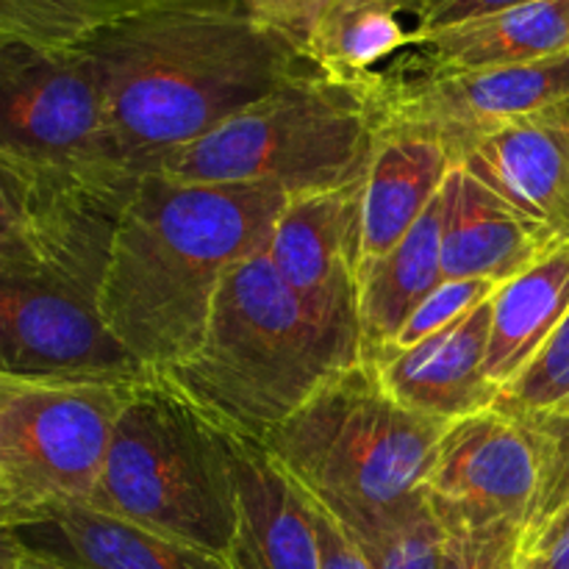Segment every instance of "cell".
I'll list each match as a JSON object with an SVG mask.
<instances>
[{"label": "cell", "instance_id": "cell-1", "mask_svg": "<svg viewBox=\"0 0 569 569\" xmlns=\"http://www.w3.org/2000/svg\"><path fill=\"white\" fill-rule=\"evenodd\" d=\"M76 53L98 81L122 153L142 176L311 67L242 3L144 14Z\"/></svg>", "mask_w": 569, "mask_h": 569}, {"label": "cell", "instance_id": "cell-2", "mask_svg": "<svg viewBox=\"0 0 569 569\" xmlns=\"http://www.w3.org/2000/svg\"><path fill=\"white\" fill-rule=\"evenodd\" d=\"M289 198L272 183L142 176L117 228L103 317L144 370L161 372L194 353L222 283L270 248Z\"/></svg>", "mask_w": 569, "mask_h": 569}, {"label": "cell", "instance_id": "cell-3", "mask_svg": "<svg viewBox=\"0 0 569 569\" xmlns=\"http://www.w3.org/2000/svg\"><path fill=\"white\" fill-rule=\"evenodd\" d=\"M361 365L365 353L300 306L264 250L222 283L194 353L153 376L222 431L261 442Z\"/></svg>", "mask_w": 569, "mask_h": 569}, {"label": "cell", "instance_id": "cell-4", "mask_svg": "<svg viewBox=\"0 0 569 569\" xmlns=\"http://www.w3.org/2000/svg\"><path fill=\"white\" fill-rule=\"evenodd\" d=\"M445 428L395 403L361 365L339 372L261 445L356 537L426 492Z\"/></svg>", "mask_w": 569, "mask_h": 569}, {"label": "cell", "instance_id": "cell-5", "mask_svg": "<svg viewBox=\"0 0 569 569\" xmlns=\"http://www.w3.org/2000/svg\"><path fill=\"white\" fill-rule=\"evenodd\" d=\"M378 128V89L309 67L148 172L192 183H272L292 198L328 192L361 181Z\"/></svg>", "mask_w": 569, "mask_h": 569}, {"label": "cell", "instance_id": "cell-6", "mask_svg": "<svg viewBox=\"0 0 569 569\" xmlns=\"http://www.w3.org/2000/svg\"><path fill=\"white\" fill-rule=\"evenodd\" d=\"M87 506L226 559L237 531L231 433L150 372L122 409Z\"/></svg>", "mask_w": 569, "mask_h": 569}, {"label": "cell", "instance_id": "cell-7", "mask_svg": "<svg viewBox=\"0 0 569 569\" xmlns=\"http://www.w3.org/2000/svg\"><path fill=\"white\" fill-rule=\"evenodd\" d=\"M142 381L0 376L3 528L92 500L122 409Z\"/></svg>", "mask_w": 569, "mask_h": 569}, {"label": "cell", "instance_id": "cell-8", "mask_svg": "<svg viewBox=\"0 0 569 569\" xmlns=\"http://www.w3.org/2000/svg\"><path fill=\"white\" fill-rule=\"evenodd\" d=\"M0 159L89 183H137L81 53L0 42Z\"/></svg>", "mask_w": 569, "mask_h": 569}, {"label": "cell", "instance_id": "cell-9", "mask_svg": "<svg viewBox=\"0 0 569 569\" xmlns=\"http://www.w3.org/2000/svg\"><path fill=\"white\" fill-rule=\"evenodd\" d=\"M542 478V445L533 428L492 406L445 428L426 495L442 528H531Z\"/></svg>", "mask_w": 569, "mask_h": 569}, {"label": "cell", "instance_id": "cell-10", "mask_svg": "<svg viewBox=\"0 0 569 569\" xmlns=\"http://www.w3.org/2000/svg\"><path fill=\"white\" fill-rule=\"evenodd\" d=\"M567 100L569 48L520 64L448 76L395 64L378 87L381 117L433 128L453 150L511 122L548 114Z\"/></svg>", "mask_w": 569, "mask_h": 569}, {"label": "cell", "instance_id": "cell-11", "mask_svg": "<svg viewBox=\"0 0 569 569\" xmlns=\"http://www.w3.org/2000/svg\"><path fill=\"white\" fill-rule=\"evenodd\" d=\"M267 256L300 306L365 353L359 328L361 181L289 198Z\"/></svg>", "mask_w": 569, "mask_h": 569}, {"label": "cell", "instance_id": "cell-12", "mask_svg": "<svg viewBox=\"0 0 569 569\" xmlns=\"http://www.w3.org/2000/svg\"><path fill=\"white\" fill-rule=\"evenodd\" d=\"M492 300L456 326L365 359L383 392L415 415L450 426L498 406L500 389L487 376Z\"/></svg>", "mask_w": 569, "mask_h": 569}, {"label": "cell", "instance_id": "cell-13", "mask_svg": "<svg viewBox=\"0 0 569 569\" xmlns=\"http://www.w3.org/2000/svg\"><path fill=\"white\" fill-rule=\"evenodd\" d=\"M456 164V150L433 128L381 117L361 178V267L381 259L417 226Z\"/></svg>", "mask_w": 569, "mask_h": 569}, {"label": "cell", "instance_id": "cell-14", "mask_svg": "<svg viewBox=\"0 0 569 569\" xmlns=\"http://www.w3.org/2000/svg\"><path fill=\"white\" fill-rule=\"evenodd\" d=\"M237 531L231 569H322L320 528L311 500L259 439L231 433Z\"/></svg>", "mask_w": 569, "mask_h": 569}, {"label": "cell", "instance_id": "cell-15", "mask_svg": "<svg viewBox=\"0 0 569 569\" xmlns=\"http://www.w3.org/2000/svg\"><path fill=\"white\" fill-rule=\"evenodd\" d=\"M553 233L456 164L442 189L445 278L506 283L556 248Z\"/></svg>", "mask_w": 569, "mask_h": 569}, {"label": "cell", "instance_id": "cell-16", "mask_svg": "<svg viewBox=\"0 0 569 569\" xmlns=\"http://www.w3.org/2000/svg\"><path fill=\"white\" fill-rule=\"evenodd\" d=\"M456 159L569 244V128L559 117H528L483 133L461 144Z\"/></svg>", "mask_w": 569, "mask_h": 569}, {"label": "cell", "instance_id": "cell-17", "mask_svg": "<svg viewBox=\"0 0 569 569\" xmlns=\"http://www.w3.org/2000/svg\"><path fill=\"white\" fill-rule=\"evenodd\" d=\"M22 550L67 569H231L222 556L144 531L89 506L3 528Z\"/></svg>", "mask_w": 569, "mask_h": 569}, {"label": "cell", "instance_id": "cell-18", "mask_svg": "<svg viewBox=\"0 0 569 569\" xmlns=\"http://www.w3.org/2000/svg\"><path fill=\"white\" fill-rule=\"evenodd\" d=\"M569 48V0H537L417 37L409 70L472 72L520 64Z\"/></svg>", "mask_w": 569, "mask_h": 569}, {"label": "cell", "instance_id": "cell-19", "mask_svg": "<svg viewBox=\"0 0 569 569\" xmlns=\"http://www.w3.org/2000/svg\"><path fill=\"white\" fill-rule=\"evenodd\" d=\"M415 26L406 0H328L300 53L337 81L378 89L400 53L415 48Z\"/></svg>", "mask_w": 569, "mask_h": 569}, {"label": "cell", "instance_id": "cell-20", "mask_svg": "<svg viewBox=\"0 0 569 569\" xmlns=\"http://www.w3.org/2000/svg\"><path fill=\"white\" fill-rule=\"evenodd\" d=\"M569 315V244H556L545 259L511 281L500 283L492 298L487 376L503 392Z\"/></svg>", "mask_w": 569, "mask_h": 569}, {"label": "cell", "instance_id": "cell-21", "mask_svg": "<svg viewBox=\"0 0 569 569\" xmlns=\"http://www.w3.org/2000/svg\"><path fill=\"white\" fill-rule=\"evenodd\" d=\"M442 278V194H439L392 250L361 267L359 328L365 359L398 339L406 320Z\"/></svg>", "mask_w": 569, "mask_h": 569}, {"label": "cell", "instance_id": "cell-22", "mask_svg": "<svg viewBox=\"0 0 569 569\" xmlns=\"http://www.w3.org/2000/svg\"><path fill=\"white\" fill-rule=\"evenodd\" d=\"M239 0H0V42L44 53H76L122 22L183 6H233Z\"/></svg>", "mask_w": 569, "mask_h": 569}, {"label": "cell", "instance_id": "cell-23", "mask_svg": "<svg viewBox=\"0 0 569 569\" xmlns=\"http://www.w3.org/2000/svg\"><path fill=\"white\" fill-rule=\"evenodd\" d=\"M350 539L359 545L372 569H442L448 533L422 492Z\"/></svg>", "mask_w": 569, "mask_h": 569}, {"label": "cell", "instance_id": "cell-24", "mask_svg": "<svg viewBox=\"0 0 569 569\" xmlns=\"http://www.w3.org/2000/svg\"><path fill=\"white\" fill-rule=\"evenodd\" d=\"M565 400H569V315L531 367L500 392L498 406L520 420H531Z\"/></svg>", "mask_w": 569, "mask_h": 569}, {"label": "cell", "instance_id": "cell-25", "mask_svg": "<svg viewBox=\"0 0 569 569\" xmlns=\"http://www.w3.org/2000/svg\"><path fill=\"white\" fill-rule=\"evenodd\" d=\"M495 292H498V283L481 281V278H442L422 298V303L406 320L403 331L398 333V339L389 348H411V345L456 326L467 315L489 303Z\"/></svg>", "mask_w": 569, "mask_h": 569}, {"label": "cell", "instance_id": "cell-26", "mask_svg": "<svg viewBox=\"0 0 569 569\" xmlns=\"http://www.w3.org/2000/svg\"><path fill=\"white\" fill-rule=\"evenodd\" d=\"M442 569H526L528 528L500 522L487 528H445Z\"/></svg>", "mask_w": 569, "mask_h": 569}, {"label": "cell", "instance_id": "cell-27", "mask_svg": "<svg viewBox=\"0 0 569 569\" xmlns=\"http://www.w3.org/2000/svg\"><path fill=\"white\" fill-rule=\"evenodd\" d=\"M526 422L537 433L545 459L542 500H539L537 517H533L531 528H528V542H531L569 503V400Z\"/></svg>", "mask_w": 569, "mask_h": 569}, {"label": "cell", "instance_id": "cell-28", "mask_svg": "<svg viewBox=\"0 0 569 569\" xmlns=\"http://www.w3.org/2000/svg\"><path fill=\"white\" fill-rule=\"evenodd\" d=\"M250 14L267 28L287 37L295 48H303L311 22L320 14L328 0H239Z\"/></svg>", "mask_w": 569, "mask_h": 569}, {"label": "cell", "instance_id": "cell-29", "mask_svg": "<svg viewBox=\"0 0 569 569\" xmlns=\"http://www.w3.org/2000/svg\"><path fill=\"white\" fill-rule=\"evenodd\" d=\"M537 3V0H428L415 14L417 37L442 28L461 26V22L478 20V17L498 14V11L517 9V6Z\"/></svg>", "mask_w": 569, "mask_h": 569}, {"label": "cell", "instance_id": "cell-30", "mask_svg": "<svg viewBox=\"0 0 569 569\" xmlns=\"http://www.w3.org/2000/svg\"><path fill=\"white\" fill-rule=\"evenodd\" d=\"M315 506V503H311ZM317 528H320V556L322 569H372L359 545L348 537L342 526L326 511L317 509Z\"/></svg>", "mask_w": 569, "mask_h": 569}, {"label": "cell", "instance_id": "cell-31", "mask_svg": "<svg viewBox=\"0 0 569 569\" xmlns=\"http://www.w3.org/2000/svg\"><path fill=\"white\" fill-rule=\"evenodd\" d=\"M526 569H569V526L548 545L533 550L526 559Z\"/></svg>", "mask_w": 569, "mask_h": 569}, {"label": "cell", "instance_id": "cell-32", "mask_svg": "<svg viewBox=\"0 0 569 569\" xmlns=\"http://www.w3.org/2000/svg\"><path fill=\"white\" fill-rule=\"evenodd\" d=\"M0 569H67V567L56 565V561L50 559H42V556L37 553H28V550H22L14 539L3 533V567Z\"/></svg>", "mask_w": 569, "mask_h": 569}, {"label": "cell", "instance_id": "cell-33", "mask_svg": "<svg viewBox=\"0 0 569 569\" xmlns=\"http://www.w3.org/2000/svg\"><path fill=\"white\" fill-rule=\"evenodd\" d=\"M569 526V503L565 506V509H561L559 511V515H556V520L553 522H550V526L548 528H545V531L542 533H539V537L537 539H531V542H528V556H531L533 553V550H539V548H542V545H548L550 542V539H553L556 537V533H561V531H565V528Z\"/></svg>", "mask_w": 569, "mask_h": 569}, {"label": "cell", "instance_id": "cell-34", "mask_svg": "<svg viewBox=\"0 0 569 569\" xmlns=\"http://www.w3.org/2000/svg\"><path fill=\"white\" fill-rule=\"evenodd\" d=\"M548 114H553V117H559L561 122H565V126L569 128V100L565 106H559V109H553V111H548Z\"/></svg>", "mask_w": 569, "mask_h": 569}, {"label": "cell", "instance_id": "cell-35", "mask_svg": "<svg viewBox=\"0 0 569 569\" xmlns=\"http://www.w3.org/2000/svg\"><path fill=\"white\" fill-rule=\"evenodd\" d=\"M426 3H428V0H406V6H409L411 17H415V14H417V11H420V9H422V6H426Z\"/></svg>", "mask_w": 569, "mask_h": 569}]
</instances>
